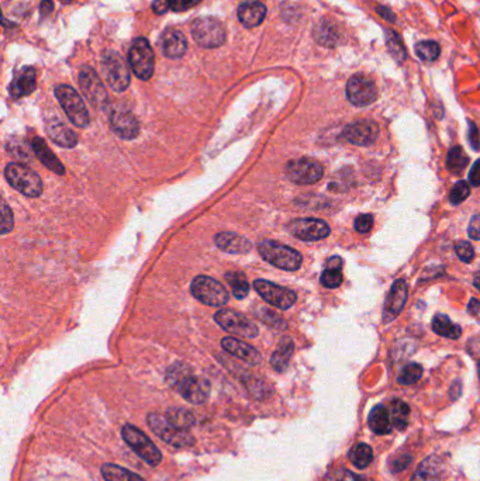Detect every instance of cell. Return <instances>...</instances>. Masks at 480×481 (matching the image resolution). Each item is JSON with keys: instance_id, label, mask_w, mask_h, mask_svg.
I'll return each instance as SVG.
<instances>
[{"instance_id": "1", "label": "cell", "mask_w": 480, "mask_h": 481, "mask_svg": "<svg viewBox=\"0 0 480 481\" xmlns=\"http://www.w3.org/2000/svg\"><path fill=\"white\" fill-rule=\"evenodd\" d=\"M168 385L178 391L190 404H203L210 397V382L192 373L185 363H176L166 372Z\"/></svg>"}, {"instance_id": "2", "label": "cell", "mask_w": 480, "mask_h": 481, "mask_svg": "<svg viewBox=\"0 0 480 481\" xmlns=\"http://www.w3.org/2000/svg\"><path fill=\"white\" fill-rule=\"evenodd\" d=\"M258 250H260V255L266 262L288 272L299 270L303 262V257L300 255V252L276 241H270V239L261 241L258 245Z\"/></svg>"}, {"instance_id": "3", "label": "cell", "mask_w": 480, "mask_h": 481, "mask_svg": "<svg viewBox=\"0 0 480 481\" xmlns=\"http://www.w3.org/2000/svg\"><path fill=\"white\" fill-rule=\"evenodd\" d=\"M5 177L9 185L27 197H38L42 193L41 177L21 164H9L5 169Z\"/></svg>"}, {"instance_id": "4", "label": "cell", "mask_w": 480, "mask_h": 481, "mask_svg": "<svg viewBox=\"0 0 480 481\" xmlns=\"http://www.w3.org/2000/svg\"><path fill=\"white\" fill-rule=\"evenodd\" d=\"M147 422L149 428L153 429V432L170 446L181 449V447H190L196 443L193 435L189 434V430L176 428L173 424H170L166 419V417L161 414L151 413L147 417Z\"/></svg>"}, {"instance_id": "5", "label": "cell", "mask_w": 480, "mask_h": 481, "mask_svg": "<svg viewBox=\"0 0 480 481\" xmlns=\"http://www.w3.org/2000/svg\"><path fill=\"white\" fill-rule=\"evenodd\" d=\"M121 437L138 456L149 466H158L162 460V453L142 430L133 425H124L121 429Z\"/></svg>"}, {"instance_id": "6", "label": "cell", "mask_w": 480, "mask_h": 481, "mask_svg": "<svg viewBox=\"0 0 480 481\" xmlns=\"http://www.w3.org/2000/svg\"><path fill=\"white\" fill-rule=\"evenodd\" d=\"M55 96L72 124L81 127V129H85V127L89 125L90 117L88 109L77 90L68 85H60L55 89Z\"/></svg>"}, {"instance_id": "7", "label": "cell", "mask_w": 480, "mask_h": 481, "mask_svg": "<svg viewBox=\"0 0 480 481\" xmlns=\"http://www.w3.org/2000/svg\"><path fill=\"white\" fill-rule=\"evenodd\" d=\"M192 294L200 301L212 307H221L229 302V291L225 287L209 276H196L190 285Z\"/></svg>"}, {"instance_id": "8", "label": "cell", "mask_w": 480, "mask_h": 481, "mask_svg": "<svg viewBox=\"0 0 480 481\" xmlns=\"http://www.w3.org/2000/svg\"><path fill=\"white\" fill-rule=\"evenodd\" d=\"M102 70L106 82L116 92H124L130 85V70L123 57L116 51H108L102 60Z\"/></svg>"}, {"instance_id": "9", "label": "cell", "mask_w": 480, "mask_h": 481, "mask_svg": "<svg viewBox=\"0 0 480 481\" xmlns=\"http://www.w3.org/2000/svg\"><path fill=\"white\" fill-rule=\"evenodd\" d=\"M194 41L205 48H216L225 42V30L214 17H199L192 24Z\"/></svg>"}, {"instance_id": "10", "label": "cell", "mask_w": 480, "mask_h": 481, "mask_svg": "<svg viewBox=\"0 0 480 481\" xmlns=\"http://www.w3.org/2000/svg\"><path fill=\"white\" fill-rule=\"evenodd\" d=\"M129 61L133 72L141 81H148L154 73L155 55L149 42L145 38H137L129 54Z\"/></svg>"}, {"instance_id": "11", "label": "cell", "mask_w": 480, "mask_h": 481, "mask_svg": "<svg viewBox=\"0 0 480 481\" xmlns=\"http://www.w3.org/2000/svg\"><path fill=\"white\" fill-rule=\"evenodd\" d=\"M214 321L230 334H236L244 338H257L260 335V329L255 322H252L242 314L233 310L225 309L217 311L214 314Z\"/></svg>"}, {"instance_id": "12", "label": "cell", "mask_w": 480, "mask_h": 481, "mask_svg": "<svg viewBox=\"0 0 480 481\" xmlns=\"http://www.w3.org/2000/svg\"><path fill=\"white\" fill-rule=\"evenodd\" d=\"M323 174V165L310 158L293 159L286 165L288 179L296 185H313L321 179Z\"/></svg>"}, {"instance_id": "13", "label": "cell", "mask_w": 480, "mask_h": 481, "mask_svg": "<svg viewBox=\"0 0 480 481\" xmlns=\"http://www.w3.org/2000/svg\"><path fill=\"white\" fill-rule=\"evenodd\" d=\"M346 96L353 106L364 107L377 99V89L372 79L365 75H355L346 83Z\"/></svg>"}, {"instance_id": "14", "label": "cell", "mask_w": 480, "mask_h": 481, "mask_svg": "<svg viewBox=\"0 0 480 481\" xmlns=\"http://www.w3.org/2000/svg\"><path fill=\"white\" fill-rule=\"evenodd\" d=\"M79 86L86 99L94 107H105L108 103V92L100 81L96 70L90 66H82L79 72Z\"/></svg>"}, {"instance_id": "15", "label": "cell", "mask_w": 480, "mask_h": 481, "mask_svg": "<svg viewBox=\"0 0 480 481\" xmlns=\"http://www.w3.org/2000/svg\"><path fill=\"white\" fill-rule=\"evenodd\" d=\"M254 287L257 293L266 301L270 306L281 309V310H288L290 309L293 304L296 302V293L292 291L290 289L277 286L275 283H270L268 281H255Z\"/></svg>"}, {"instance_id": "16", "label": "cell", "mask_w": 480, "mask_h": 481, "mask_svg": "<svg viewBox=\"0 0 480 481\" xmlns=\"http://www.w3.org/2000/svg\"><path fill=\"white\" fill-rule=\"evenodd\" d=\"M289 231L301 241H320L330 235V226L318 218H299L289 224Z\"/></svg>"}, {"instance_id": "17", "label": "cell", "mask_w": 480, "mask_h": 481, "mask_svg": "<svg viewBox=\"0 0 480 481\" xmlns=\"http://www.w3.org/2000/svg\"><path fill=\"white\" fill-rule=\"evenodd\" d=\"M344 137L351 142L359 146H369L376 142L379 137V127L369 120L355 121L345 127Z\"/></svg>"}, {"instance_id": "18", "label": "cell", "mask_w": 480, "mask_h": 481, "mask_svg": "<svg viewBox=\"0 0 480 481\" xmlns=\"http://www.w3.org/2000/svg\"><path fill=\"white\" fill-rule=\"evenodd\" d=\"M110 125L112 130L121 140H134L140 133L138 120L131 112L125 109H116L112 112Z\"/></svg>"}, {"instance_id": "19", "label": "cell", "mask_w": 480, "mask_h": 481, "mask_svg": "<svg viewBox=\"0 0 480 481\" xmlns=\"http://www.w3.org/2000/svg\"><path fill=\"white\" fill-rule=\"evenodd\" d=\"M407 301V283L400 278L396 281L388 294L383 307V320L385 322H392L401 313L404 304Z\"/></svg>"}, {"instance_id": "20", "label": "cell", "mask_w": 480, "mask_h": 481, "mask_svg": "<svg viewBox=\"0 0 480 481\" xmlns=\"http://www.w3.org/2000/svg\"><path fill=\"white\" fill-rule=\"evenodd\" d=\"M160 42L164 55L170 60H178L184 57L188 49L186 37L182 31L175 29L165 30L160 38Z\"/></svg>"}, {"instance_id": "21", "label": "cell", "mask_w": 480, "mask_h": 481, "mask_svg": "<svg viewBox=\"0 0 480 481\" xmlns=\"http://www.w3.org/2000/svg\"><path fill=\"white\" fill-rule=\"evenodd\" d=\"M221 346L225 352H229L230 354H233V356L247 362L248 365L255 366V365L261 363L260 352L254 346H251L237 338H231V337L224 338L221 341Z\"/></svg>"}, {"instance_id": "22", "label": "cell", "mask_w": 480, "mask_h": 481, "mask_svg": "<svg viewBox=\"0 0 480 481\" xmlns=\"http://www.w3.org/2000/svg\"><path fill=\"white\" fill-rule=\"evenodd\" d=\"M37 73L36 69L27 66L20 70V73L16 76L14 81L10 85V96L13 99H20L24 96H29L30 93L34 92L37 86Z\"/></svg>"}, {"instance_id": "23", "label": "cell", "mask_w": 480, "mask_h": 481, "mask_svg": "<svg viewBox=\"0 0 480 481\" xmlns=\"http://www.w3.org/2000/svg\"><path fill=\"white\" fill-rule=\"evenodd\" d=\"M47 134L57 145L64 148H73L78 144L77 134L60 120H51L47 122Z\"/></svg>"}, {"instance_id": "24", "label": "cell", "mask_w": 480, "mask_h": 481, "mask_svg": "<svg viewBox=\"0 0 480 481\" xmlns=\"http://www.w3.org/2000/svg\"><path fill=\"white\" fill-rule=\"evenodd\" d=\"M266 16V8L261 2L252 0V2H245L238 8V18L245 27H257Z\"/></svg>"}, {"instance_id": "25", "label": "cell", "mask_w": 480, "mask_h": 481, "mask_svg": "<svg viewBox=\"0 0 480 481\" xmlns=\"http://www.w3.org/2000/svg\"><path fill=\"white\" fill-rule=\"evenodd\" d=\"M216 245L227 253H247L252 249V244L234 233H220L214 238Z\"/></svg>"}, {"instance_id": "26", "label": "cell", "mask_w": 480, "mask_h": 481, "mask_svg": "<svg viewBox=\"0 0 480 481\" xmlns=\"http://www.w3.org/2000/svg\"><path fill=\"white\" fill-rule=\"evenodd\" d=\"M31 145H33V149H34V152H36L37 158H38L49 170H53V172L57 173V174H64V173H65L64 165H62L61 161L53 154V151L49 149V146L47 145V142H45L42 138H40V137L33 138Z\"/></svg>"}, {"instance_id": "27", "label": "cell", "mask_w": 480, "mask_h": 481, "mask_svg": "<svg viewBox=\"0 0 480 481\" xmlns=\"http://www.w3.org/2000/svg\"><path fill=\"white\" fill-rule=\"evenodd\" d=\"M444 471V463L437 456L427 458L417 467L410 481H440Z\"/></svg>"}, {"instance_id": "28", "label": "cell", "mask_w": 480, "mask_h": 481, "mask_svg": "<svg viewBox=\"0 0 480 481\" xmlns=\"http://www.w3.org/2000/svg\"><path fill=\"white\" fill-rule=\"evenodd\" d=\"M368 424L370 429L377 435H388L392 432V419L389 410L383 405H376V407L370 411Z\"/></svg>"}, {"instance_id": "29", "label": "cell", "mask_w": 480, "mask_h": 481, "mask_svg": "<svg viewBox=\"0 0 480 481\" xmlns=\"http://www.w3.org/2000/svg\"><path fill=\"white\" fill-rule=\"evenodd\" d=\"M293 349H294L293 341L288 337H285L281 341V343L277 345L270 358V365L276 372H285L288 369L290 358L293 354Z\"/></svg>"}, {"instance_id": "30", "label": "cell", "mask_w": 480, "mask_h": 481, "mask_svg": "<svg viewBox=\"0 0 480 481\" xmlns=\"http://www.w3.org/2000/svg\"><path fill=\"white\" fill-rule=\"evenodd\" d=\"M433 329L434 333L440 337L449 338V339H458L462 334L461 326L453 324L446 315L444 314H437L433 318Z\"/></svg>"}, {"instance_id": "31", "label": "cell", "mask_w": 480, "mask_h": 481, "mask_svg": "<svg viewBox=\"0 0 480 481\" xmlns=\"http://www.w3.org/2000/svg\"><path fill=\"white\" fill-rule=\"evenodd\" d=\"M314 37L321 45H327V47L337 45V42L340 41V33L336 29V25L325 20L320 21L317 27L314 29Z\"/></svg>"}, {"instance_id": "32", "label": "cell", "mask_w": 480, "mask_h": 481, "mask_svg": "<svg viewBox=\"0 0 480 481\" xmlns=\"http://www.w3.org/2000/svg\"><path fill=\"white\" fill-rule=\"evenodd\" d=\"M389 414H390V419H392V424L403 430V429H406L407 424H409V414H410V410H409V405L401 401V400H393L389 405Z\"/></svg>"}, {"instance_id": "33", "label": "cell", "mask_w": 480, "mask_h": 481, "mask_svg": "<svg viewBox=\"0 0 480 481\" xmlns=\"http://www.w3.org/2000/svg\"><path fill=\"white\" fill-rule=\"evenodd\" d=\"M166 419L173 424L176 428L179 429H185L188 430L189 428H192L196 422L194 414L186 408H181V407H172L166 411Z\"/></svg>"}, {"instance_id": "34", "label": "cell", "mask_w": 480, "mask_h": 481, "mask_svg": "<svg viewBox=\"0 0 480 481\" xmlns=\"http://www.w3.org/2000/svg\"><path fill=\"white\" fill-rule=\"evenodd\" d=\"M102 476L106 481H145L138 474L117 465H103Z\"/></svg>"}, {"instance_id": "35", "label": "cell", "mask_w": 480, "mask_h": 481, "mask_svg": "<svg viewBox=\"0 0 480 481\" xmlns=\"http://www.w3.org/2000/svg\"><path fill=\"white\" fill-rule=\"evenodd\" d=\"M469 158L461 146H453L449 149L446 157V168L449 172L459 174L468 166Z\"/></svg>"}, {"instance_id": "36", "label": "cell", "mask_w": 480, "mask_h": 481, "mask_svg": "<svg viewBox=\"0 0 480 481\" xmlns=\"http://www.w3.org/2000/svg\"><path fill=\"white\" fill-rule=\"evenodd\" d=\"M349 458L353 466L358 469H365L370 465L373 459V450L369 445L366 443H359L357 446H353L349 452Z\"/></svg>"}, {"instance_id": "37", "label": "cell", "mask_w": 480, "mask_h": 481, "mask_svg": "<svg viewBox=\"0 0 480 481\" xmlns=\"http://www.w3.org/2000/svg\"><path fill=\"white\" fill-rule=\"evenodd\" d=\"M225 281H227V283L230 285L233 294L238 300H242V298H245L248 296L249 285H248V281H247L245 276L242 273H238V272L225 273Z\"/></svg>"}, {"instance_id": "38", "label": "cell", "mask_w": 480, "mask_h": 481, "mask_svg": "<svg viewBox=\"0 0 480 481\" xmlns=\"http://www.w3.org/2000/svg\"><path fill=\"white\" fill-rule=\"evenodd\" d=\"M441 48L435 41H421L416 45V54L425 62H433L440 57Z\"/></svg>"}, {"instance_id": "39", "label": "cell", "mask_w": 480, "mask_h": 481, "mask_svg": "<svg viewBox=\"0 0 480 481\" xmlns=\"http://www.w3.org/2000/svg\"><path fill=\"white\" fill-rule=\"evenodd\" d=\"M421 376H422V367L417 363H410L406 367H403V370L397 377V382L401 386H412L418 382Z\"/></svg>"}, {"instance_id": "40", "label": "cell", "mask_w": 480, "mask_h": 481, "mask_svg": "<svg viewBox=\"0 0 480 481\" xmlns=\"http://www.w3.org/2000/svg\"><path fill=\"white\" fill-rule=\"evenodd\" d=\"M386 45L390 55L397 62H403L406 60V49H404V45L401 44L399 36L394 31H386Z\"/></svg>"}, {"instance_id": "41", "label": "cell", "mask_w": 480, "mask_h": 481, "mask_svg": "<svg viewBox=\"0 0 480 481\" xmlns=\"http://www.w3.org/2000/svg\"><path fill=\"white\" fill-rule=\"evenodd\" d=\"M344 281V276L341 273V269H330L327 268L320 277V282L324 287L327 289H337L341 286Z\"/></svg>"}, {"instance_id": "42", "label": "cell", "mask_w": 480, "mask_h": 481, "mask_svg": "<svg viewBox=\"0 0 480 481\" xmlns=\"http://www.w3.org/2000/svg\"><path fill=\"white\" fill-rule=\"evenodd\" d=\"M257 315L260 317V320L262 322H265L266 325H269L272 328H285L286 326L283 318L277 313H275L273 310H270V309L260 307V310L257 311Z\"/></svg>"}, {"instance_id": "43", "label": "cell", "mask_w": 480, "mask_h": 481, "mask_svg": "<svg viewBox=\"0 0 480 481\" xmlns=\"http://www.w3.org/2000/svg\"><path fill=\"white\" fill-rule=\"evenodd\" d=\"M469 194H470V189H469L468 182L461 181L452 187L451 194H449V200H451L452 205L457 206V205H461V203H464Z\"/></svg>"}, {"instance_id": "44", "label": "cell", "mask_w": 480, "mask_h": 481, "mask_svg": "<svg viewBox=\"0 0 480 481\" xmlns=\"http://www.w3.org/2000/svg\"><path fill=\"white\" fill-rule=\"evenodd\" d=\"M455 252H457L458 258L465 263H470L475 258V249L468 241L457 242V245H455Z\"/></svg>"}, {"instance_id": "45", "label": "cell", "mask_w": 480, "mask_h": 481, "mask_svg": "<svg viewBox=\"0 0 480 481\" xmlns=\"http://www.w3.org/2000/svg\"><path fill=\"white\" fill-rule=\"evenodd\" d=\"M13 225H14L13 213H12L10 207L8 206V203L3 201V205H2V225H0V228H2V235L9 234L13 230Z\"/></svg>"}, {"instance_id": "46", "label": "cell", "mask_w": 480, "mask_h": 481, "mask_svg": "<svg viewBox=\"0 0 480 481\" xmlns=\"http://www.w3.org/2000/svg\"><path fill=\"white\" fill-rule=\"evenodd\" d=\"M373 217L370 214H361L353 221V228L361 234H366L372 230Z\"/></svg>"}, {"instance_id": "47", "label": "cell", "mask_w": 480, "mask_h": 481, "mask_svg": "<svg viewBox=\"0 0 480 481\" xmlns=\"http://www.w3.org/2000/svg\"><path fill=\"white\" fill-rule=\"evenodd\" d=\"M201 0H169V8L173 12H186L197 6Z\"/></svg>"}, {"instance_id": "48", "label": "cell", "mask_w": 480, "mask_h": 481, "mask_svg": "<svg viewBox=\"0 0 480 481\" xmlns=\"http://www.w3.org/2000/svg\"><path fill=\"white\" fill-rule=\"evenodd\" d=\"M325 481H358V477L348 470H338L328 474Z\"/></svg>"}, {"instance_id": "49", "label": "cell", "mask_w": 480, "mask_h": 481, "mask_svg": "<svg viewBox=\"0 0 480 481\" xmlns=\"http://www.w3.org/2000/svg\"><path fill=\"white\" fill-rule=\"evenodd\" d=\"M469 237L475 241H480V216H473L469 226H468Z\"/></svg>"}, {"instance_id": "50", "label": "cell", "mask_w": 480, "mask_h": 481, "mask_svg": "<svg viewBox=\"0 0 480 481\" xmlns=\"http://www.w3.org/2000/svg\"><path fill=\"white\" fill-rule=\"evenodd\" d=\"M469 127H470V129H469V133H468V138H469L470 146H472L473 151H479V148H480L479 130H477V127L472 121H469Z\"/></svg>"}, {"instance_id": "51", "label": "cell", "mask_w": 480, "mask_h": 481, "mask_svg": "<svg viewBox=\"0 0 480 481\" xmlns=\"http://www.w3.org/2000/svg\"><path fill=\"white\" fill-rule=\"evenodd\" d=\"M410 462H412V456L404 454V456H401V458L393 460V463H392V470H393L394 473L401 471V470H404V469H406V467L410 465Z\"/></svg>"}, {"instance_id": "52", "label": "cell", "mask_w": 480, "mask_h": 481, "mask_svg": "<svg viewBox=\"0 0 480 481\" xmlns=\"http://www.w3.org/2000/svg\"><path fill=\"white\" fill-rule=\"evenodd\" d=\"M469 183L472 186H480V159L475 162L469 173Z\"/></svg>"}, {"instance_id": "53", "label": "cell", "mask_w": 480, "mask_h": 481, "mask_svg": "<svg viewBox=\"0 0 480 481\" xmlns=\"http://www.w3.org/2000/svg\"><path fill=\"white\" fill-rule=\"evenodd\" d=\"M153 9L155 13L158 14H162L165 13L166 10H169V0H154V3H153Z\"/></svg>"}, {"instance_id": "54", "label": "cell", "mask_w": 480, "mask_h": 481, "mask_svg": "<svg viewBox=\"0 0 480 481\" xmlns=\"http://www.w3.org/2000/svg\"><path fill=\"white\" fill-rule=\"evenodd\" d=\"M468 311L470 315H473L475 318L480 320V301L476 300V298H472L470 302H469V306H468Z\"/></svg>"}, {"instance_id": "55", "label": "cell", "mask_w": 480, "mask_h": 481, "mask_svg": "<svg viewBox=\"0 0 480 481\" xmlns=\"http://www.w3.org/2000/svg\"><path fill=\"white\" fill-rule=\"evenodd\" d=\"M327 268H330V269H341V268H342V259H341L340 257H334V258H331V259H328Z\"/></svg>"}, {"instance_id": "56", "label": "cell", "mask_w": 480, "mask_h": 481, "mask_svg": "<svg viewBox=\"0 0 480 481\" xmlns=\"http://www.w3.org/2000/svg\"><path fill=\"white\" fill-rule=\"evenodd\" d=\"M461 391H462V385L459 382H455L452 389H451V398L452 400H457V395L459 397L461 395Z\"/></svg>"}, {"instance_id": "57", "label": "cell", "mask_w": 480, "mask_h": 481, "mask_svg": "<svg viewBox=\"0 0 480 481\" xmlns=\"http://www.w3.org/2000/svg\"><path fill=\"white\" fill-rule=\"evenodd\" d=\"M54 9V5L51 0H44V2L41 3V13L42 14H48V13H51Z\"/></svg>"}, {"instance_id": "58", "label": "cell", "mask_w": 480, "mask_h": 481, "mask_svg": "<svg viewBox=\"0 0 480 481\" xmlns=\"http://www.w3.org/2000/svg\"><path fill=\"white\" fill-rule=\"evenodd\" d=\"M377 13H379V14H382L386 20H390V21L394 20V14H393L390 10L385 9V8H379V9H377Z\"/></svg>"}, {"instance_id": "59", "label": "cell", "mask_w": 480, "mask_h": 481, "mask_svg": "<svg viewBox=\"0 0 480 481\" xmlns=\"http://www.w3.org/2000/svg\"><path fill=\"white\" fill-rule=\"evenodd\" d=\"M473 283H475V287L480 291V272L475 276V281H473Z\"/></svg>"}, {"instance_id": "60", "label": "cell", "mask_w": 480, "mask_h": 481, "mask_svg": "<svg viewBox=\"0 0 480 481\" xmlns=\"http://www.w3.org/2000/svg\"><path fill=\"white\" fill-rule=\"evenodd\" d=\"M62 3H68V2H72V0H61Z\"/></svg>"}, {"instance_id": "61", "label": "cell", "mask_w": 480, "mask_h": 481, "mask_svg": "<svg viewBox=\"0 0 480 481\" xmlns=\"http://www.w3.org/2000/svg\"><path fill=\"white\" fill-rule=\"evenodd\" d=\"M479 378H480V362H479Z\"/></svg>"}]
</instances>
